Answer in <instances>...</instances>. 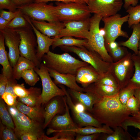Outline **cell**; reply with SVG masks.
I'll use <instances>...</instances> for the list:
<instances>
[{
	"mask_svg": "<svg viewBox=\"0 0 140 140\" xmlns=\"http://www.w3.org/2000/svg\"><path fill=\"white\" fill-rule=\"evenodd\" d=\"M118 94L102 97L94 105L91 113L101 124L113 129L118 126L121 127L123 122L131 115L120 101Z\"/></svg>",
	"mask_w": 140,
	"mask_h": 140,
	"instance_id": "1",
	"label": "cell"
},
{
	"mask_svg": "<svg viewBox=\"0 0 140 140\" xmlns=\"http://www.w3.org/2000/svg\"><path fill=\"white\" fill-rule=\"evenodd\" d=\"M42 60L47 68L61 73L75 75L79 68L89 65L75 58L68 53L57 54L50 51L44 55Z\"/></svg>",
	"mask_w": 140,
	"mask_h": 140,
	"instance_id": "2",
	"label": "cell"
},
{
	"mask_svg": "<svg viewBox=\"0 0 140 140\" xmlns=\"http://www.w3.org/2000/svg\"><path fill=\"white\" fill-rule=\"evenodd\" d=\"M52 4V11L61 22L63 23L81 20L90 17V12L86 4L57 2Z\"/></svg>",
	"mask_w": 140,
	"mask_h": 140,
	"instance_id": "3",
	"label": "cell"
},
{
	"mask_svg": "<svg viewBox=\"0 0 140 140\" xmlns=\"http://www.w3.org/2000/svg\"><path fill=\"white\" fill-rule=\"evenodd\" d=\"M102 18L96 14L90 18L89 37L87 42L84 46L96 52L104 61L111 63L113 61L106 48L103 35L99 28Z\"/></svg>",
	"mask_w": 140,
	"mask_h": 140,
	"instance_id": "4",
	"label": "cell"
},
{
	"mask_svg": "<svg viewBox=\"0 0 140 140\" xmlns=\"http://www.w3.org/2000/svg\"><path fill=\"white\" fill-rule=\"evenodd\" d=\"M59 47L64 51L76 54L83 61L92 66L101 76L109 71L111 63L104 61L94 51L88 49L84 46L78 47L61 46Z\"/></svg>",
	"mask_w": 140,
	"mask_h": 140,
	"instance_id": "5",
	"label": "cell"
},
{
	"mask_svg": "<svg viewBox=\"0 0 140 140\" xmlns=\"http://www.w3.org/2000/svg\"><path fill=\"white\" fill-rule=\"evenodd\" d=\"M129 17L128 14L122 17L120 14L117 13L102 18L104 25L102 29L104 32L103 35L106 48L110 43L115 41L119 37L128 38L127 32L122 30L121 28L123 24L127 22Z\"/></svg>",
	"mask_w": 140,
	"mask_h": 140,
	"instance_id": "6",
	"label": "cell"
},
{
	"mask_svg": "<svg viewBox=\"0 0 140 140\" xmlns=\"http://www.w3.org/2000/svg\"><path fill=\"white\" fill-rule=\"evenodd\" d=\"M15 29L19 34L20 38L19 47L20 56L30 60L36 67H39L41 62L37 57V39L32 27Z\"/></svg>",
	"mask_w": 140,
	"mask_h": 140,
	"instance_id": "7",
	"label": "cell"
},
{
	"mask_svg": "<svg viewBox=\"0 0 140 140\" xmlns=\"http://www.w3.org/2000/svg\"><path fill=\"white\" fill-rule=\"evenodd\" d=\"M132 54L129 52L122 59L111 64L109 72L116 80L120 89L127 85L134 74L135 67Z\"/></svg>",
	"mask_w": 140,
	"mask_h": 140,
	"instance_id": "8",
	"label": "cell"
},
{
	"mask_svg": "<svg viewBox=\"0 0 140 140\" xmlns=\"http://www.w3.org/2000/svg\"><path fill=\"white\" fill-rule=\"evenodd\" d=\"M34 69L42 82V90L40 98L43 106L55 96L65 95L64 91L52 80L47 68L43 63H41L39 67H36Z\"/></svg>",
	"mask_w": 140,
	"mask_h": 140,
	"instance_id": "9",
	"label": "cell"
},
{
	"mask_svg": "<svg viewBox=\"0 0 140 140\" xmlns=\"http://www.w3.org/2000/svg\"><path fill=\"white\" fill-rule=\"evenodd\" d=\"M51 5L44 2H33L18 6L17 8L31 19L50 23L60 22L52 11Z\"/></svg>",
	"mask_w": 140,
	"mask_h": 140,
	"instance_id": "10",
	"label": "cell"
},
{
	"mask_svg": "<svg viewBox=\"0 0 140 140\" xmlns=\"http://www.w3.org/2000/svg\"><path fill=\"white\" fill-rule=\"evenodd\" d=\"M87 5L91 13L103 18L117 13L123 5V0H88Z\"/></svg>",
	"mask_w": 140,
	"mask_h": 140,
	"instance_id": "11",
	"label": "cell"
},
{
	"mask_svg": "<svg viewBox=\"0 0 140 140\" xmlns=\"http://www.w3.org/2000/svg\"><path fill=\"white\" fill-rule=\"evenodd\" d=\"M12 119L15 126L14 131L18 138L23 134L29 133L37 136L39 140H42L44 134L42 125L32 120L20 112Z\"/></svg>",
	"mask_w": 140,
	"mask_h": 140,
	"instance_id": "12",
	"label": "cell"
},
{
	"mask_svg": "<svg viewBox=\"0 0 140 140\" xmlns=\"http://www.w3.org/2000/svg\"><path fill=\"white\" fill-rule=\"evenodd\" d=\"M0 32L4 37L5 45L8 48V57L13 68L20 56L19 49L20 41V36L15 29L6 27L0 30Z\"/></svg>",
	"mask_w": 140,
	"mask_h": 140,
	"instance_id": "13",
	"label": "cell"
},
{
	"mask_svg": "<svg viewBox=\"0 0 140 140\" xmlns=\"http://www.w3.org/2000/svg\"><path fill=\"white\" fill-rule=\"evenodd\" d=\"M90 17L78 21L64 23L65 27L61 31L57 38L75 37L88 39L89 37Z\"/></svg>",
	"mask_w": 140,
	"mask_h": 140,
	"instance_id": "14",
	"label": "cell"
},
{
	"mask_svg": "<svg viewBox=\"0 0 140 140\" xmlns=\"http://www.w3.org/2000/svg\"><path fill=\"white\" fill-rule=\"evenodd\" d=\"M59 86L64 92L67 104L71 110L72 115L78 127H83L87 126H92L100 127L103 125L92 114L85 111H80L75 109L74 107L73 102L71 97L63 85H59Z\"/></svg>",
	"mask_w": 140,
	"mask_h": 140,
	"instance_id": "15",
	"label": "cell"
},
{
	"mask_svg": "<svg viewBox=\"0 0 140 140\" xmlns=\"http://www.w3.org/2000/svg\"><path fill=\"white\" fill-rule=\"evenodd\" d=\"M65 109L64 113L61 115H57L52 118L48 126L49 127L47 132L48 135L58 131L70 130L78 127L71 116L65 96Z\"/></svg>",
	"mask_w": 140,
	"mask_h": 140,
	"instance_id": "16",
	"label": "cell"
},
{
	"mask_svg": "<svg viewBox=\"0 0 140 140\" xmlns=\"http://www.w3.org/2000/svg\"><path fill=\"white\" fill-rule=\"evenodd\" d=\"M44 109L43 129L47 127L53 117L57 114L65 112V96H57L50 100L46 104Z\"/></svg>",
	"mask_w": 140,
	"mask_h": 140,
	"instance_id": "17",
	"label": "cell"
},
{
	"mask_svg": "<svg viewBox=\"0 0 140 140\" xmlns=\"http://www.w3.org/2000/svg\"><path fill=\"white\" fill-rule=\"evenodd\" d=\"M23 15L31 25L36 35L37 45L36 56L38 60L41 62L43 56L50 51V47L56 38L54 37L51 38L42 33L34 26L30 18L24 14Z\"/></svg>",
	"mask_w": 140,
	"mask_h": 140,
	"instance_id": "18",
	"label": "cell"
},
{
	"mask_svg": "<svg viewBox=\"0 0 140 140\" xmlns=\"http://www.w3.org/2000/svg\"><path fill=\"white\" fill-rule=\"evenodd\" d=\"M67 91L71 97L77 102L80 103L85 107L87 111L92 113L94 105L102 97L90 91L85 93L68 88Z\"/></svg>",
	"mask_w": 140,
	"mask_h": 140,
	"instance_id": "19",
	"label": "cell"
},
{
	"mask_svg": "<svg viewBox=\"0 0 140 140\" xmlns=\"http://www.w3.org/2000/svg\"><path fill=\"white\" fill-rule=\"evenodd\" d=\"M100 76L92 66L89 65L79 68L76 72L75 77L77 82L85 88L95 82Z\"/></svg>",
	"mask_w": 140,
	"mask_h": 140,
	"instance_id": "20",
	"label": "cell"
},
{
	"mask_svg": "<svg viewBox=\"0 0 140 140\" xmlns=\"http://www.w3.org/2000/svg\"><path fill=\"white\" fill-rule=\"evenodd\" d=\"M47 68L50 76L54 79V82L56 85H63L70 89L81 92H83V88L80 87L77 83L75 75L61 73Z\"/></svg>",
	"mask_w": 140,
	"mask_h": 140,
	"instance_id": "21",
	"label": "cell"
},
{
	"mask_svg": "<svg viewBox=\"0 0 140 140\" xmlns=\"http://www.w3.org/2000/svg\"><path fill=\"white\" fill-rule=\"evenodd\" d=\"M34 26L41 32L48 37L57 38L61 30L65 27L64 23L47 22L31 19Z\"/></svg>",
	"mask_w": 140,
	"mask_h": 140,
	"instance_id": "22",
	"label": "cell"
},
{
	"mask_svg": "<svg viewBox=\"0 0 140 140\" xmlns=\"http://www.w3.org/2000/svg\"><path fill=\"white\" fill-rule=\"evenodd\" d=\"M16 106L20 112L32 120L43 125L44 121V109L42 105L30 107L17 100Z\"/></svg>",
	"mask_w": 140,
	"mask_h": 140,
	"instance_id": "23",
	"label": "cell"
},
{
	"mask_svg": "<svg viewBox=\"0 0 140 140\" xmlns=\"http://www.w3.org/2000/svg\"><path fill=\"white\" fill-rule=\"evenodd\" d=\"M83 92L90 91L101 97H108L118 94L120 89L113 87L95 82L86 88H83Z\"/></svg>",
	"mask_w": 140,
	"mask_h": 140,
	"instance_id": "24",
	"label": "cell"
},
{
	"mask_svg": "<svg viewBox=\"0 0 140 140\" xmlns=\"http://www.w3.org/2000/svg\"><path fill=\"white\" fill-rule=\"evenodd\" d=\"M4 37L0 33V64L2 66V74L8 79L13 77V68L6 51Z\"/></svg>",
	"mask_w": 140,
	"mask_h": 140,
	"instance_id": "25",
	"label": "cell"
},
{
	"mask_svg": "<svg viewBox=\"0 0 140 140\" xmlns=\"http://www.w3.org/2000/svg\"><path fill=\"white\" fill-rule=\"evenodd\" d=\"M131 27L133 29L132 34L128 39L125 41L120 42L118 44L120 46L129 48L137 55L138 45L140 39V23L133 25Z\"/></svg>",
	"mask_w": 140,
	"mask_h": 140,
	"instance_id": "26",
	"label": "cell"
},
{
	"mask_svg": "<svg viewBox=\"0 0 140 140\" xmlns=\"http://www.w3.org/2000/svg\"><path fill=\"white\" fill-rule=\"evenodd\" d=\"M28 95L23 97L18 98V101L30 107H34L41 105L40 96L41 92V88L31 87L29 88Z\"/></svg>",
	"mask_w": 140,
	"mask_h": 140,
	"instance_id": "27",
	"label": "cell"
},
{
	"mask_svg": "<svg viewBox=\"0 0 140 140\" xmlns=\"http://www.w3.org/2000/svg\"><path fill=\"white\" fill-rule=\"evenodd\" d=\"M113 131L111 128L104 125L100 127L90 125L86 126L84 127H78L73 129L64 131H71L76 134L85 135L97 133H104L109 134L112 133Z\"/></svg>",
	"mask_w": 140,
	"mask_h": 140,
	"instance_id": "28",
	"label": "cell"
},
{
	"mask_svg": "<svg viewBox=\"0 0 140 140\" xmlns=\"http://www.w3.org/2000/svg\"><path fill=\"white\" fill-rule=\"evenodd\" d=\"M36 66L32 61L21 56L19 57L16 64L12 68L13 77L18 80L21 78L22 73L30 69H34Z\"/></svg>",
	"mask_w": 140,
	"mask_h": 140,
	"instance_id": "29",
	"label": "cell"
},
{
	"mask_svg": "<svg viewBox=\"0 0 140 140\" xmlns=\"http://www.w3.org/2000/svg\"><path fill=\"white\" fill-rule=\"evenodd\" d=\"M56 38L52 45L53 50L57 47L61 46L81 47L85 45L88 41L86 39H79L70 36Z\"/></svg>",
	"mask_w": 140,
	"mask_h": 140,
	"instance_id": "30",
	"label": "cell"
},
{
	"mask_svg": "<svg viewBox=\"0 0 140 140\" xmlns=\"http://www.w3.org/2000/svg\"><path fill=\"white\" fill-rule=\"evenodd\" d=\"M114 129L113 132L111 134H108L103 133V135L102 137H99L100 139L131 140L132 139H134L127 130H125L121 126L117 127Z\"/></svg>",
	"mask_w": 140,
	"mask_h": 140,
	"instance_id": "31",
	"label": "cell"
},
{
	"mask_svg": "<svg viewBox=\"0 0 140 140\" xmlns=\"http://www.w3.org/2000/svg\"><path fill=\"white\" fill-rule=\"evenodd\" d=\"M106 49L113 62L122 59L129 52L125 47L119 45L118 43L115 41L110 43Z\"/></svg>",
	"mask_w": 140,
	"mask_h": 140,
	"instance_id": "32",
	"label": "cell"
},
{
	"mask_svg": "<svg viewBox=\"0 0 140 140\" xmlns=\"http://www.w3.org/2000/svg\"><path fill=\"white\" fill-rule=\"evenodd\" d=\"M132 58L134 63L135 70L133 75L127 85L135 89L140 90V57L134 53L132 54Z\"/></svg>",
	"mask_w": 140,
	"mask_h": 140,
	"instance_id": "33",
	"label": "cell"
},
{
	"mask_svg": "<svg viewBox=\"0 0 140 140\" xmlns=\"http://www.w3.org/2000/svg\"><path fill=\"white\" fill-rule=\"evenodd\" d=\"M3 100L0 97V117L2 124L14 130L15 124L13 119L7 108Z\"/></svg>",
	"mask_w": 140,
	"mask_h": 140,
	"instance_id": "34",
	"label": "cell"
},
{
	"mask_svg": "<svg viewBox=\"0 0 140 140\" xmlns=\"http://www.w3.org/2000/svg\"><path fill=\"white\" fill-rule=\"evenodd\" d=\"M126 11L129 15L127 22L129 28L134 24L140 23V4L135 6H130Z\"/></svg>",
	"mask_w": 140,
	"mask_h": 140,
	"instance_id": "35",
	"label": "cell"
},
{
	"mask_svg": "<svg viewBox=\"0 0 140 140\" xmlns=\"http://www.w3.org/2000/svg\"><path fill=\"white\" fill-rule=\"evenodd\" d=\"M6 27L15 29L20 28H30L32 27L25 18L23 14L21 11L17 16L9 23Z\"/></svg>",
	"mask_w": 140,
	"mask_h": 140,
	"instance_id": "36",
	"label": "cell"
},
{
	"mask_svg": "<svg viewBox=\"0 0 140 140\" xmlns=\"http://www.w3.org/2000/svg\"><path fill=\"white\" fill-rule=\"evenodd\" d=\"M129 116L122 123L121 127L127 130L128 127L132 126L138 129L140 132L138 135V139H140V111L137 113Z\"/></svg>",
	"mask_w": 140,
	"mask_h": 140,
	"instance_id": "37",
	"label": "cell"
},
{
	"mask_svg": "<svg viewBox=\"0 0 140 140\" xmlns=\"http://www.w3.org/2000/svg\"><path fill=\"white\" fill-rule=\"evenodd\" d=\"M39 77L33 68L24 71L21 75V78L25 82L31 86H34L39 80Z\"/></svg>",
	"mask_w": 140,
	"mask_h": 140,
	"instance_id": "38",
	"label": "cell"
},
{
	"mask_svg": "<svg viewBox=\"0 0 140 140\" xmlns=\"http://www.w3.org/2000/svg\"><path fill=\"white\" fill-rule=\"evenodd\" d=\"M54 136L49 137L44 134L42 140H74L75 139L76 134L71 131H60L56 132Z\"/></svg>",
	"mask_w": 140,
	"mask_h": 140,
	"instance_id": "39",
	"label": "cell"
},
{
	"mask_svg": "<svg viewBox=\"0 0 140 140\" xmlns=\"http://www.w3.org/2000/svg\"><path fill=\"white\" fill-rule=\"evenodd\" d=\"M95 82L120 89L116 80L109 71L103 75H101L100 78Z\"/></svg>",
	"mask_w": 140,
	"mask_h": 140,
	"instance_id": "40",
	"label": "cell"
},
{
	"mask_svg": "<svg viewBox=\"0 0 140 140\" xmlns=\"http://www.w3.org/2000/svg\"><path fill=\"white\" fill-rule=\"evenodd\" d=\"M135 89L127 85L120 90L118 94V98L122 104L125 106L129 98L134 95Z\"/></svg>",
	"mask_w": 140,
	"mask_h": 140,
	"instance_id": "41",
	"label": "cell"
},
{
	"mask_svg": "<svg viewBox=\"0 0 140 140\" xmlns=\"http://www.w3.org/2000/svg\"><path fill=\"white\" fill-rule=\"evenodd\" d=\"M0 137L1 139L3 140L18 139L13 129L2 124L0 127Z\"/></svg>",
	"mask_w": 140,
	"mask_h": 140,
	"instance_id": "42",
	"label": "cell"
},
{
	"mask_svg": "<svg viewBox=\"0 0 140 140\" xmlns=\"http://www.w3.org/2000/svg\"><path fill=\"white\" fill-rule=\"evenodd\" d=\"M125 106L131 113V115L136 114L140 111L138 101L134 95L129 98Z\"/></svg>",
	"mask_w": 140,
	"mask_h": 140,
	"instance_id": "43",
	"label": "cell"
},
{
	"mask_svg": "<svg viewBox=\"0 0 140 140\" xmlns=\"http://www.w3.org/2000/svg\"><path fill=\"white\" fill-rule=\"evenodd\" d=\"M14 92L18 97H23L27 96L29 93V89L26 88L23 83H17L14 87Z\"/></svg>",
	"mask_w": 140,
	"mask_h": 140,
	"instance_id": "44",
	"label": "cell"
},
{
	"mask_svg": "<svg viewBox=\"0 0 140 140\" xmlns=\"http://www.w3.org/2000/svg\"><path fill=\"white\" fill-rule=\"evenodd\" d=\"M17 7L11 0H0V10L6 9L9 11L14 12L17 10Z\"/></svg>",
	"mask_w": 140,
	"mask_h": 140,
	"instance_id": "45",
	"label": "cell"
},
{
	"mask_svg": "<svg viewBox=\"0 0 140 140\" xmlns=\"http://www.w3.org/2000/svg\"><path fill=\"white\" fill-rule=\"evenodd\" d=\"M21 11L17 9L15 12L7 11L3 9L1 10L0 17L10 22L15 17L17 16L20 12Z\"/></svg>",
	"mask_w": 140,
	"mask_h": 140,
	"instance_id": "46",
	"label": "cell"
},
{
	"mask_svg": "<svg viewBox=\"0 0 140 140\" xmlns=\"http://www.w3.org/2000/svg\"><path fill=\"white\" fill-rule=\"evenodd\" d=\"M17 97L10 93L5 92L1 97L7 105L12 106L16 104L17 101Z\"/></svg>",
	"mask_w": 140,
	"mask_h": 140,
	"instance_id": "47",
	"label": "cell"
},
{
	"mask_svg": "<svg viewBox=\"0 0 140 140\" xmlns=\"http://www.w3.org/2000/svg\"><path fill=\"white\" fill-rule=\"evenodd\" d=\"M101 133H97L91 134L82 135L76 134L75 140H96L99 138Z\"/></svg>",
	"mask_w": 140,
	"mask_h": 140,
	"instance_id": "48",
	"label": "cell"
},
{
	"mask_svg": "<svg viewBox=\"0 0 140 140\" xmlns=\"http://www.w3.org/2000/svg\"><path fill=\"white\" fill-rule=\"evenodd\" d=\"M17 83L16 80L13 77L8 79L5 92L10 93L14 96H17L15 93L14 88Z\"/></svg>",
	"mask_w": 140,
	"mask_h": 140,
	"instance_id": "49",
	"label": "cell"
},
{
	"mask_svg": "<svg viewBox=\"0 0 140 140\" xmlns=\"http://www.w3.org/2000/svg\"><path fill=\"white\" fill-rule=\"evenodd\" d=\"M8 79L2 74H0V96L5 92Z\"/></svg>",
	"mask_w": 140,
	"mask_h": 140,
	"instance_id": "50",
	"label": "cell"
},
{
	"mask_svg": "<svg viewBox=\"0 0 140 140\" xmlns=\"http://www.w3.org/2000/svg\"><path fill=\"white\" fill-rule=\"evenodd\" d=\"M56 1L65 3L74 2L88 4V0H34L35 2H47L50 1Z\"/></svg>",
	"mask_w": 140,
	"mask_h": 140,
	"instance_id": "51",
	"label": "cell"
},
{
	"mask_svg": "<svg viewBox=\"0 0 140 140\" xmlns=\"http://www.w3.org/2000/svg\"><path fill=\"white\" fill-rule=\"evenodd\" d=\"M21 140H39L36 135L31 133H26L21 135L19 137Z\"/></svg>",
	"mask_w": 140,
	"mask_h": 140,
	"instance_id": "52",
	"label": "cell"
},
{
	"mask_svg": "<svg viewBox=\"0 0 140 140\" xmlns=\"http://www.w3.org/2000/svg\"><path fill=\"white\" fill-rule=\"evenodd\" d=\"M6 106L8 110L12 119L15 117L20 112L17 108L16 104L12 106H9L7 104Z\"/></svg>",
	"mask_w": 140,
	"mask_h": 140,
	"instance_id": "53",
	"label": "cell"
},
{
	"mask_svg": "<svg viewBox=\"0 0 140 140\" xmlns=\"http://www.w3.org/2000/svg\"><path fill=\"white\" fill-rule=\"evenodd\" d=\"M123 7L127 10L130 6H135L137 5L138 0H124Z\"/></svg>",
	"mask_w": 140,
	"mask_h": 140,
	"instance_id": "54",
	"label": "cell"
},
{
	"mask_svg": "<svg viewBox=\"0 0 140 140\" xmlns=\"http://www.w3.org/2000/svg\"><path fill=\"white\" fill-rule=\"evenodd\" d=\"M17 6L34 2V0H11Z\"/></svg>",
	"mask_w": 140,
	"mask_h": 140,
	"instance_id": "55",
	"label": "cell"
},
{
	"mask_svg": "<svg viewBox=\"0 0 140 140\" xmlns=\"http://www.w3.org/2000/svg\"><path fill=\"white\" fill-rule=\"evenodd\" d=\"M10 22L0 17V30L5 29Z\"/></svg>",
	"mask_w": 140,
	"mask_h": 140,
	"instance_id": "56",
	"label": "cell"
},
{
	"mask_svg": "<svg viewBox=\"0 0 140 140\" xmlns=\"http://www.w3.org/2000/svg\"><path fill=\"white\" fill-rule=\"evenodd\" d=\"M134 95L138 101L140 111V90L138 89H135Z\"/></svg>",
	"mask_w": 140,
	"mask_h": 140,
	"instance_id": "57",
	"label": "cell"
},
{
	"mask_svg": "<svg viewBox=\"0 0 140 140\" xmlns=\"http://www.w3.org/2000/svg\"><path fill=\"white\" fill-rule=\"evenodd\" d=\"M138 52L137 55L140 57V39L138 45Z\"/></svg>",
	"mask_w": 140,
	"mask_h": 140,
	"instance_id": "58",
	"label": "cell"
}]
</instances>
